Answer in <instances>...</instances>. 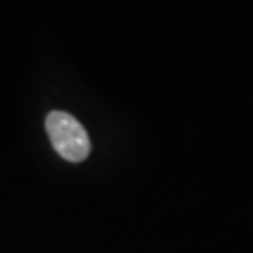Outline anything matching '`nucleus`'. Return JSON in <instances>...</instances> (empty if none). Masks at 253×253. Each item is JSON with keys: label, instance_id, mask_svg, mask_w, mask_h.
<instances>
[{"label": "nucleus", "instance_id": "obj_1", "mask_svg": "<svg viewBox=\"0 0 253 253\" xmlns=\"http://www.w3.org/2000/svg\"><path fill=\"white\" fill-rule=\"evenodd\" d=\"M46 131L54 150L71 163H79L90 153V140L83 125L68 112L53 110L46 117Z\"/></svg>", "mask_w": 253, "mask_h": 253}]
</instances>
